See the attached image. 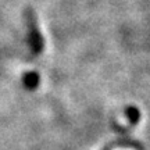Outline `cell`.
Wrapping results in <instances>:
<instances>
[{
	"label": "cell",
	"mask_w": 150,
	"mask_h": 150,
	"mask_svg": "<svg viewBox=\"0 0 150 150\" xmlns=\"http://www.w3.org/2000/svg\"><path fill=\"white\" fill-rule=\"evenodd\" d=\"M25 22H27V28H28V43H29V47H31L33 54H40L43 47H45V40H43L42 32L39 29L36 16H35V13L31 8H28L25 11Z\"/></svg>",
	"instance_id": "cell-1"
},
{
	"label": "cell",
	"mask_w": 150,
	"mask_h": 150,
	"mask_svg": "<svg viewBox=\"0 0 150 150\" xmlns=\"http://www.w3.org/2000/svg\"><path fill=\"white\" fill-rule=\"evenodd\" d=\"M24 83H25V88H28V89H35L39 85V75L33 71L27 72L24 75Z\"/></svg>",
	"instance_id": "cell-2"
}]
</instances>
